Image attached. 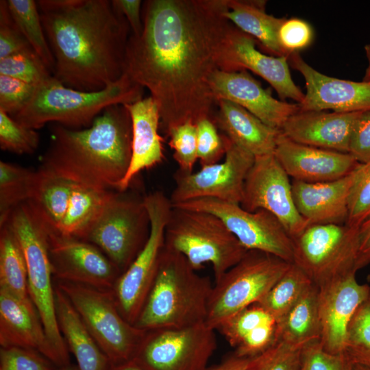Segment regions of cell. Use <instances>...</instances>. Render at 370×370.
<instances>
[{
	"label": "cell",
	"mask_w": 370,
	"mask_h": 370,
	"mask_svg": "<svg viewBox=\"0 0 370 370\" xmlns=\"http://www.w3.org/2000/svg\"><path fill=\"white\" fill-rule=\"evenodd\" d=\"M57 286L71 301L111 365L132 360L147 330L127 321L111 291L62 281Z\"/></svg>",
	"instance_id": "30bf717a"
},
{
	"label": "cell",
	"mask_w": 370,
	"mask_h": 370,
	"mask_svg": "<svg viewBox=\"0 0 370 370\" xmlns=\"http://www.w3.org/2000/svg\"><path fill=\"white\" fill-rule=\"evenodd\" d=\"M269 349L252 357H240L233 354L219 364L203 370H258L266 359Z\"/></svg>",
	"instance_id": "816d5d0a"
},
{
	"label": "cell",
	"mask_w": 370,
	"mask_h": 370,
	"mask_svg": "<svg viewBox=\"0 0 370 370\" xmlns=\"http://www.w3.org/2000/svg\"><path fill=\"white\" fill-rule=\"evenodd\" d=\"M370 218V161L359 163L352 172L347 224L356 227Z\"/></svg>",
	"instance_id": "f35d334b"
},
{
	"label": "cell",
	"mask_w": 370,
	"mask_h": 370,
	"mask_svg": "<svg viewBox=\"0 0 370 370\" xmlns=\"http://www.w3.org/2000/svg\"><path fill=\"white\" fill-rule=\"evenodd\" d=\"M0 75L36 87L53 77L52 73L32 48L0 59Z\"/></svg>",
	"instance_id": "74e56055"
},
{
	"label": "cell",
	"mask_w": 370,
	"mask_h": 370,
	"mask_svg": "<svg viewBox=\"0 0 370 370\" xmlns=\"http://www.w3.org/2000/svg\"><path fill=\"white\" fill-rule=\"evenodd\" d=\"M7 3L15 23L53 74L55 60L42 24L37 2L34 0H7Z\"/></svg>",
	"instance_id": "836d02e7"
},
{
	"label": "cell",
	"mask_w": 370,
	"mask_h": 370,
	"mask_svg": "<svg viewBox=\"0 0 370 370\" xmlns=\"http://www.w3.org/2000/svg\"><path fill=\"white\" fill-rule=\"evenodd\" d=\"M289 177L273 153L255 157L240 205L249 212L262 209L271 212L293 239L309 224L297 210Z\"/></svg>",
	"instance_id": "2e32d148"
},
{
	"label": "cell",
	"mask_w": 370,
	"mask_h": 370,
	"mask_svg": "<svg viewBox=\"0 0 370 370\" xmlns=\"http://www.w3.org/2000/svg\"><path fill=\"white\" fill-rule=\"evenodd\" d=\"M365 52L367 60V66L366 68L363 81L370 82V44L365 45Z\"/></svg>",
	"instance_id": "9f6ffc18"
},
{
	"label": "cell",
	"mask_w": 370,
	"mask_h": 370,
	"mask_svg": "<svg viewBox=\"0 0 370 370\" xmlns=\"http://www.w3.org/2000/svg\"><path fill=\"white\" fill-rule=\"evenodd\" d=\"M40 138L36 130L25 127L0 110V147L16 154H31L38 147Z\"/></svg>",
	"instance_id": "60d3db41"
},
{
	"label": "cell",
	"mask_w": 370,
	"mask_h": 370,
	"mask_svg": "<svg viewBox=\"0 0 370 370\" xmlns=\"http://www.w3.org/2000/svg\"><path fill=\"white\" fill-rule=\"evenodd\" d=\"M356 273L318 287L319 343L332 354L345 352L347 325L357 307L370 295V286L359 284Z\"/></svg>",
	"instance_id": "44dd1931"
},
{
	"label": "cell",
	"mask_w": 370,
	"mask_h": 370,
	"mask_svg": "<svg viewBox=\"0 0 370 370\" xmlns=\"http://www.w3.org/2000/svg\"><path fill=\"white\" fill-rule=\"evenodd\" d=\"M360 113L299 109L288 117L281 132L298 143L349 153L352 132Z\"/></svg>",
	"instance_id": "cb8c5ba5"
},
{
	"label": "cell",
	"mask_w": 370,
	"mask_h": 370,
	"mask_svg": "<svg viewBox=\"0 0 370 370\" xmlns=\"http://www.w3.org/2000/svg\"><path fill=\"white\" fill-rule=\"evenodd\" d=\"M36 2L55 60V79L66 87L92 92L123 76L131 29L112 1Z\"/></svg>",
	"instance_id": "7a4b0ae2"
},
{
	"label": "cell",
	"mask_w": 370,
	"mask_h": 370,
	"mask_svg": "<svg viewBox=\"0 0 370 370\" xmlns=\"http://www.w3.org/2000/svg\"><path fill=\"white\" fill-rule=\"evenodd\" d=\"M132 128V158L128 171L116 190L129 188L138 174L161 163L164 158L163 138L160 135L159 108L151 97L125 104Z\"/></svg>",
	"instance_id": "d4e9b609"
},
{
	"label": "cell",
	"mask_w": 370,
	"mask_h": 370,
	"mask_svg": "<svg viewBox=\"0 0 370 370\" xmlns=\"http://www.w3.org/2000/svg\"><path fill=\"white\" fill-rule=\"evenodd\" d=\"M144 197L112 191L83 239L97 247L121 273L145 245L151 223Z\"/></svg>",
	"instance_id": "ba28073f"
},
{
	"label": "cell",
	"mask_w": 370,
	"mask_h": 370,
	"mask_svg": "<svg viewBox=\"0 0 370 370\" xmlns=\"http://www.w3.org/2000/svg\"><path fill=\"white\" fill-rule=\"evenodd\" d=\"M58 324L79 370H109L111 363L64 293L54 284Z\"/></svg>",
	"instance_id": "83f0119b"
},
{
	"label": "cell",
	"mask_w": 370,
	"mask_h": 370,
	"mask_svg": "<svg viewBox=\"0 0 370 370\" xmlns=\"http://www.w3.org/2000/svg\"><path fill=\"white\" fill-rule=\"evenodd\" d=\"M254 159L228 138L222 162L201 166L195 173L175 171V184L169 197L172 205L201 198L241 204L245 181Z\"/></svg>",
	"instance_id": "9a60e30c"
},
{
	"label": "cell",
	"mask_w": 370,
	"mask_h": 370,
	"mask_svg": "<svg viewBox=\"0 0 370 370\" xmlns=\"http://www.w3.org/2000/svg\"><path fill=\"white\" fill-rule=\"evenodd\" d=\"M209 84L217 101H232L278 130L281 131L288 117L299 110L298 103L274 98L247 71L216 69L210 76Z\"/></svg>",
	"instance_id": "ffe728a7"
},
{
	"label": "cell",
	"mask_w": 370,
	"mask_h": 370,
	"mask_svg": "<svg viewBox=\"0 0 370 370\" xmlns=\"http://www.w3.org/2000/svg\"><path fill=\"white\" fill-rule=\"evenodd\" d=\"M345 352L354 364L370 367V295L357 307L347 325Z\"/></svg>",
	"instance_id": "8d00e7d4"
},
{
	"label": "cell",
	"mask_w": 370,
	"mask_h": 370,
	"mask_svg": "<svg viewBox=\"0 0 370 370\" xmlns=\"http://www.w3.org/2000/svg\"><path fill=\"white\" fill-rule=\"evenodd\" d=\"M35 178L36 171L0 162V226L15 208L29 199Z\"/></svg>",
	"instance_id": "e575fe53"
},
{
	"label": "cell",
	"mask_w": 370,
	"mask_h": 370,
	"mask_svg": "<svg viewBox=\"0 0 370 370\" xmlns=\"http://www.w3.org/2000/svg\"><path fill=\"white\" fill-rule=\"evenodd\" d=\"M215 331L205 322L147 330L132 360L145 370H203L217 349Z\"/></svg>",
	"instance_id": "4fadbf2b"
},
{
	"label": "cell",
	"mask_w": 370,
	"mask_h": 370,
	"mask_svg": "<svg viewBox=\"0 0 370 370\" xmlns=\"http://www.w3.org/2000/svg\"><path fill=\"white\" fill-rule=\"evenodd\" d=\"M272 321L275 320L263 308L255 304L226 319L217 330L235 349L252 330Z\"/></svg>",
	"instance_id": "ab89813d"
},
{
	"label": "cell",
	"mask_w": 370,
	"mask_h": 370,
	"mask_svg": "<svg viewBox=\"0 0 370 370\" xmlns=\"http://www.w3.org/2000/svg\"><path fill=\"white\" fill-rule=\"evenodd\" d=\"M219 217L247 250H257L293 262V241L281 222L265 210L249 212L240 204L201 198L172 205Z\"/></svg>",
	"instance_id": "5bb4252c"
},
{
	"label": "cell",
	"mask_w": 370,
	"mask_h": 370,
	"mask_svg": "<svg viewBox=\"0 0 370 370\" xmlns=\"http://www.w3.org/2000/svg\"><path fill=\"white\" fill-rule=\"evenodd\" d=\"M227 0H147L143 30L128 40L125 73L157 103L166 134L186 123L213 121L209 84L231 23Z\"/></svg>",
	"instance_id": "6da1fadb"
},
{
	"label": "cell",
	"mask_w": 370,
	"mask_h": 370,
	"mask_svg": "<svg viewBox=\"0 0 370 370\" xmlns=\"http://www.w3.org/2000/svg\"><path fill=\"white\" fill-rule=\"evenodd\" d=\"M47 358L34 349L1 347L0 370H56Z\"/></svg>",
	"instance_id": "f6af8a7d"
},
{
	"label": "cell",
	"mask_w": 370,
	"mask_h": 370,
	"mask_svg": "<svg viewBox=\"0 0 370 370\" xmlns=\"http://www.w3.org/2000/svg\"><path fill=\"white\" fill-rule=\"evenodd\" d=\"M47 229L53 280L112 289L121 273L97 247Z\"/></svg>",
	"instance_id": "e0dca14e"
},
{
	"label": "cell",
	"mask_w": 370,
	"mask_h": 370,
	"mask_svg": "<svg viewBox=\"0 0 370 370\" xmlns=\"http://www.w3.org/2000/svg\"><path fill=\"white\" fill-rule=\"evenodd\" d=\"M76 184L42 166L36 171L33 190L27 201L51 231L58 232Z\"/></svg>",
	"instance_id": "f546056e"
},
{
	"label": "cell",
	"mask_w": 370,
	"mask_h": 370,
	"mask_svg": "<svg viewBox=\"0 0 370 370\" xmlns=\"http://www.w3.org/2000/svg\"><path fill=\"white\" fill-rule=\"evenodd\" d=\"M56 370H79L77 366L73 364H69L66 366L58 367Z\"/></svg>",
	"instance_id": "6f0895ef"
},
{
	"label": "cell",
	"mask_w": 370,
	"mask_h": 370,
	"mask_svg": "<svg viewBox=\"0 0 370 370\" xmlns=\"http://www.w3.org/2000/svg\"><path fill=\"white\" fill-rule=\"evenodd\" d=\"M113 190L77 183L57 234L83 239Z\"/></svg>",
	"instance_id": "1f68e13d"
},
{
	"label": "cell",
	"mask_w": 370,
	"mask_h": 370,
	"mask_svg": "<svg viewBox=\"0 0 370 370\" xmlns=\"http://www.w3.org/2000/svg\"><path fill=\"white\" fill-rule=\"evenodd\" d=\"M293 241V263L317 287L357 272L359 227L309 225Z\"/></svg>",
	"instance_id": "8fae6325"
},
{
	"label": "cell",
	"mask_w": 370,
	"mask_h": 370,
	"mask_svg": "<svg viewBox=\"0 0 370 370\" xmlns=\"http://www.w3.org/2000/svg\"><path fill=\"white\" fill-rule=\"evenodd\" d=\"M312 284L304 272L291 263L285 273L256 304L268 312L277 322Z\"/></svg>",
	"instance_id": "d590c367"
},
{
	"label": "cell",
	"mask_w": 370,
	"mask_h": 370,
	"mask_svg": "<svg viewBox=\"0 0 370 370\" xmlns=\"http://www.w3.org/2000/svg\"><path fill=\"white\" fill-rule=\"evenodd\" d=\"M354 370H370V367L360 364H354Z\"/></svg>",
	"instance_id": "680465c9"
},
{
	"label": "cell",
	"mask_w": 370,
	"mask_h": 370,
	"mask_svg": "<svg viewBox=\"0 0 370 370\" xmlns=\"http://www.w3.org/2000/svg\"><path fill=\"white\" fill-rule=\"evenodd\" d=\"M304 347L278 342L258 370H301Z\"/></svg>",
	"instance_id": "681fc988"
},
{
	"label": "cell",
	"mask_w": 370,
	"mask_h": 370,
	"mask_svg": "<svg viewBox=\"0 0 370 370\" xmlns=\"http://www.w3.org/2000/svg\"><path fill=\"white\" fill-rule=\"evenodd\" d=\"M114 8L126 18L132 34L138 36L143 30L141 14L142 1L140 0H112Z\"/></svg>",
	"instance_id": "f5cc1de1"
},
{
	"label": "cell",
	"mask_w": 370,
	"mask_h": 370,
	"mask_svg": "<svg viewBox=\"0 0 370 370\" xmlns=\"http://www.w3.org/2000/svg\"><path fill=\"white\" fill-rule=\"evenodd\" d=\"M164 246L182 254L196 271L211 264L214 282L248 251L217 216L173 206Z\"/></svg>",
	"instance_id": "8992f818"
},
{
	"label": "cell",
	"mask_w": 370,
	"mask_h": 370,
	"mask_svg": "<svg viewBox=\"0 0 370 370\" xmlns=\"http://www.w3.org/2000/svg\"><path fill=\"white\" fill-rule=\"evenodd\" d=\"M0 288L21 297H30L25 258L8 222L0 226Z\"/></svg>",
	"instance_id": "d6a6232c"
},
{
	"label": "cell",
	"mask_w": 370,
	"mask_h": 370,
	"mask_svg": "<svg viewBox=\"0 0 370 370\" xmlns=\"http://www.w3.org/2000/svg\"><path fill=\"white\" fill-rule=\"evenodd\" d=\"M51 129L40 166L80 184L117 190L132 158V121L124 105L108 107L86 128L53 123Z\"/></svg>",
	"instance_id": "3957f363"
},
{
	"label": "cell",
	"mask_w": 370,
	"mask_h": 370,
	"mask_svg": "<svg viewBox=\"0 0 370 370\" xmlns=\"http://www.w3.org/2000/svg\"><path fill=\"white\" fill-rule=\"evenodd\" d=\"M144 88L126 73L99 91H82L64 86L53 76L36 88L28 105L13 118L37 130L53 123L71 129L86 128L108 107L129 104L143 99Z\"/></svg>",
	"instance_id": "5b68a950"
},
{
	"label": "cell",
	"mask_w": 370,
	"mask_h": 370,
	"mask_svg": "<svg viewBox=\"0 0 370 370\" xmlns=\"http://www.w3.org/2000/svg\"><path fill=\"white\" fill-rule=\"evenodd\" d=\"M301 370H354V363L345 352L330 353L316 341L304 347Z\"/></svg>",
	"instance_id": "bcb514c9"
},
{
	"label": "cell",
	"mask_w": 370,
	"mask_h": 370,
	"mask_svg": "<svg viewBox=\"0 0 370 370\" xmlns=\"http://www.w3.org/2000/svg\"><path fill=\"white\" fill-rule=\"evenodd\" d=\"M30 48L32 47L11 16L7 0H1L0 59Z\"/></svg>",
	"instance_id": "7dc6e473"
},
{
	"label": "cell",
	"mask_w": 370,
	"mask_h": 370,
	"mask_svg": "<svg viewBox=\"0 0 370 370\" xmlns=\"http://www.w3.org/2000/svg\"><path fill=\"white\" fill-rule=\"evenodd\" d=\"M370 263V218L359 227V250L356 270L362 269Z\"/></svg>",
	"instance_id": "db71d44e"
},
{
	"label": "cell",
	"mask_w": 370,
	"mask_h": 370,
	"mask_svg": "<svg viewBox=\"0 0 370 370\" xmlns=\"http://www.w3.org/2000/svg\"><path fill=\"white\" fill-rule=\"evenodd\" d=\"M144 201L151 223L149 238L111 290L121 314L132 325L136 321L155 280L172 209L169 197L161 190L145 195Z\"/></svg>",
	"instance_id": "7c38bea8"
},
{
	"label": "cell",
	"mask_w": 370,
	"mask_h": 370,
	"mask_svg": "<svg viewBox=\"0 0 370 370\" xmlns=\"http://www.w3.org/2000/svg\"><path fill=\"white\" fill-rule=\"evenodd\" d=\"M273 154L293 180L309 183L341 179L352 173L359 164L349 153L298 143L282 132Z\"/></svg>",
	"instance_id": "7402d4cb"
},
{
	"label": "cell",
	"mask_w": 370,
	"mask_h": 370,
	"mask_svg": "<svg viewBox=\"0 0 370 370\" xmlns=\"http://www.w3.org/2000/svg\"><path fill=\"white\" fill-rule=\"evenodd\" d=\"M349 153L359 163L370 161V110L360 112L356 120Z\"/></svg>",
	"instance_id": "f907efd6"
},
{
	"label": "cell",
	"mask_w": 370,
	"mask_h": 370,
	"mask_svg": "<svg viewBox=\"0 0 370 370\" xmlns=\"http://www.w3.org/2000/svg\"><path fill=\"white\" fill-rule=\"evenodd\" d=\"M367 280L370 282V274L367 276Z\"/></svg>",
	"instance_id": "91938a15"
},
{
	"label": "cell",
	"mask_w": 370,
	"mask_h": 370,
	"mask_svg": "<svg viewBox=\"0 0 370 370\" xmlns=\"http://www.w3.org/2000/svg\"><path fill=\"white\" fill-rule=\"evenodd\" d=\"M288 63L305 81L306 92L299 104L301 110L362 112L370 110V82H354L328 76L308 64L299 52Z\"/></svg>",
	"instance_id": "d6986e66"
},
{
	"label": "cell",
	"mask_w": 370,
	"mask_h": 370,
	"mask_svg": "<svg viewBox=\"0 0 370 370\" xmlns=\"http://www.w3.org/2000/svg\"><path fill=\"white\" fill-rule=\"evenodd\" d=\"M36 88L21 80L0 75V110L14 116L28 105Z\"/></svg>",
	"instance_id": "ee69618b"
},
{
	"label": "cell",
	"mask_w": 370,
	"mask_h": 370,
	"mask_svg": "<svg viewBox=\"0 0 370 370\" xmlns=\"http://www.w3.org/2000/svg\"><path fill=\"white\" fill-rule=\"evenodd\" d=\"M166 136L169 145L173 151V157L178 165V170L190 173L197 158V125L186 123L171 129Z\"/></svg>",
	"instance_id": "b9f144b4"
},
{
	"label": "cell",
	"mask_w": 370,
	"mask_h": 370,
	"mask_svg": "<svg viewBox=\"0 0 370 370\" xmlns=\"http://www.w3.org/2000/svg\"><path fill=\"white\" fill-rule=\"evenodd\" d=\"M217 108L213 122L233 143L255 157L274 153L280 130L232 101L220 99Z\"/></svg>",
	"instance_id": "4316f807"
},
{
	"label": "cell",
	"mask_w": 370,
	"mask_h": 370,
	"mask_svg": "<svg viewBox=\"0 0 370 370\" xmlns=\"http://www.w3.org/2000/svg\"><path fill=\"white\" fill-rule=\"evenodd\" d=\"M0 345L34 349L58 368L62 367L31 298H21L2 288H0Z\"/></svg>",
	"instance_id": "603a6c76"
},
{
	"label": "cell",
	"mask_w": 370,
	"mask_h": 370,
	"mask_svg": "<svg viewBox=\"0 0 370 370\" xmlns=\"http://www.w3.org/2000/svg\"><path fill=\"white\" fill-rule=\"evenodd\" d=\"M352 182V173L330 182L293 180L292 191L297 210L309 225L345 224Z\"/></svg>",
	"instance_id": "484cf974"
},
{
	"label": "cell",
	"mask_w": 370,
	"mask_h": 370,
	"mask_svg": "<svg viewBox=\"0 0 370 370\" xmlns=\"http://www.w3.org/2000/svg\"><path fill=\"white\" fill-rule=\"evenodd\" d=\"M256 43L253 37L232 23L218 54V69L227 72L249 70L267 81L282 100L301 103L305 94L293 80L288 58L266 55L256 49Z\"/></svg>",
	"instance_id": "ac0fdd59"
},
{
	"label": "cell",
	"mask_w": 370,
	"mask_h": 370,
	"mask_svg": "<svg viewBox=\"0 0 370 370\" xmlns=\"http://www.w3.org/2000/svg\"><path fill=\"white\" fill-rule=\"evenodd\" d=\"M225 16L237 28L253 37L262 48L276 57H286L281 46L278 32L284 18H278L265 11V1L227 0Z\"/></svg>",
	"instance_id": "f1b7e54d"
},
{
	"label": "cell",
	"mask_w": 370,
	"mask_h": 370,
	"mask_svg": "<svg viewBox=\"0 0 370 370\" xmlns=\"http://www.w3.org/2000/svg\"><path fill=\"white\" fill-rule=\"evenodd\" d=\"M291 264L273 255L248 250L214 282L205 323L217 330L226 319L260 301Z\"/></svg>",
	"instance_id": "9c48e42d"
},
{
	"label": "cell",
	"mask_w": 370,
	"mask_h": 370,
	"mask_svg": "<svg viewBox=\"0 0 370 370\" xmlns=\"http://www.w3.org/2000/svg\"><path fill=\"white\" fill-rule=\"evenodd\" d=\"M6 222L23 249L27 268L29 295L38 311L48 339L62 366L69 365L70 352L60 330L56 314L47 229L27 201L15 208Z\"/></svg>",
	"instance_id": "52a82bcc"
},
{
	"label": "cell",
	"mask_w": 370,
	"mask_h": 370,
	"mask_svg": "<svg viewBox=\"0 0 370 370\" xmlns=\"http://www.w3.org/2000/svg\"><path fill=\"white\" fill-rule=\"evenodd\" d=\"M197 158L201 166L219 162L225 157L228 138L219 134L212 120L204 119L197 124Z\"/></svg>",
	"instance_id": "7bdbcfd3"
},
{
	"label": "cell",
	"mask_w": 370,
	"mask_h": 370,
	"mask_svg": "<svg viewBox=\"0 0 370 370\" xmlns=\"http://www.w3.org/2000/svg\"><path fill=\"white\" fill-rule=\"evenodd\" d=\"M109 370H145L140 367L134 360H130L128 361L117 364L111 365Z\"/></svg>",
	"instance_id": "11a10c76"
},
{
	"label": "cell",
	"mask_w": 370,
	"mask_h": 370,
	"mask_svg": "<svg viewBox=\"0 0 370 370\" xmlns=\"http://www.w3.org/2000/svg\"><path fill=\"white\" fill-rule=\"evenodd\" d=\"M318 287L312 284L286 314L276 322V342L305 347L319 341Z\"/></svg>",
	"instance_id": "4dcf8cb0"
},
{
	"label": "cell",
	"mask_w": 370,
	"mask_h": 370,
	"mask_svg": "<svg viewBox=\"0 0 370 370\" xmlns=\"http://www.w3.org/2000/svg\"><path fill=\"white\" fill-rule=\"evenodd\" d=\"M282 47L290 55L308 47L313 38V30L304 20L285 18L278 32Z\"/></svg>",
	"instance_id": "c3c4849f"
},
{
	"label": "cell",
	"mask_w": 370,
	"mask_h": 370,
	"mask_svg": "<svg viewBox=\"0 0 370 370\" xmlns=\"http://www.w3.org/2000/svg\"><path fill=\"white\" fill-rule=\"evenodd\" d=\"M213 288L180 253L162 252L157 273L134 325L151 330L180 328L206 321Z\"/></svg>",
	"instance_id": "277c9868"
}]
</instances>
